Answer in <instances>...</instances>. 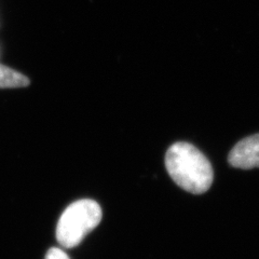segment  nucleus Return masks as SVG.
<instances>
[{
    "instance_id": "obj_4",
    "label": "nucleus",
    "mask_w": 259,
    "mask_h": 259,
    "mask_svg": "<svg viewBox=\"0 0 259 259\" xmlns=\"http://www.w3.org/2000/svg\"><path fill=\"white\" fill-rule=\"evenodd\" d=\"M29 84V79L14 69L0 65V89L24 88Z\"/></svg>"
},
{
    "instance_id": "obj_3",
    "label": "nucleus",
    "mask_w": 259,
    "mask_h": 259,
    "mask_svg": "<svg viewBox=\"0 0 259 259\" xmlns=\"http://www.w3.org/2000/svg\"><path fill=\"white\" fill-rule=\"evenodd\" d=\"M231 166L242 169L259 167V134L240 141L229 153Z\"/></svg>"
},
{
    "instance_id": "obj_5",
    "label": "nucleus",
    "mask_w": 259,
    "mask_h": 259,
    "mask_svg": "<svg viewBox=\"0 0 259 259\" xmlns=\"http://www.w3.org/2000/svg\"><path fill=\"white\" fill-rule=\"evenodd\" d=\"M45 259H70V258L63 249L58 247H52L47 252Z\"/></svg>"
},
{
    "instance_id": "obj_2",
    "label": "nucleus",
    "mask_w": 259,
    "mask_h": 259,
    "mask_svg": "<svg viewBox=\"0 0 259 259\" xmlns=\"http://www.w3.org/2000/svg\"><path fill=\"white\" fill-rule=\"evenodd\" d=\"M102 217V208L94 200L76 201L60 217L56 226V240L65 248L75 247L99 226Z\"/></svg>"
},
{
    "instance_id": "obj_1",
    "label": "nucleus",
    "mask_w": 259,
    "mask_h": 259,
    "mask_svg": "<svg viewBox=\"0 0 259 259\" xmlns=\"http://www.w3.org/2000/svg\"><path fill=\"white\" fill-rule=\"evenodd\" d=\"M165 166L172 180L190 193H204L212 186V165L203 153L189 143L172 145L166 151Z\"/></svg>"
}]
</instances>
